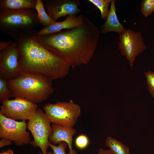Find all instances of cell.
Returning <instances> with one entry per match:
<instances>
[{
    "instance_id": "obj_1",
    "label": "cell",
    "mask_w": 154,
    "mask_h": 154,
    "mask_svg": "<svg viewBox=\"0 0 154 154\" xmlns=\"http://www.w3.org/2000/svg\"><path fill=\"white\" fill-rule=\"evenodd\" d=\"M100 33L98 27L85 17L83 23L79 26L36 36L40 43L60 53L74 67L89 62L95 51Z\"/></svg>"
},
{
    "instance_id": "obj_2",
    "label": "cell",
    "mask_w": 154,
    "mask_h": 154,
    "mask_svg": "<svg viewBox=\"0 0 154 154\" xmlns=\"http://www.w3.org/2000/svg\"><path fill=\"white\" fill-rule=\"evenodd\" d=\"M17 40L21 72L40 74L52 80L63 78L68 74L71 66L64 56L40 43L36 33Z\"/></svg>"
},
{
    "instance_id": "obj_3",
    "label": "cell",
    "mask_w": 154,
    "mask_h": 154,
    "mask_svg": "<svg viewBox=\"0 0 154 154\" xmlns=\"http://www.w3.org/2000/svg\"><path fill=\"white\" fill-rule=\"evenodd\" d=\"M52 80L44 75L22 72L16 78L8 81L13 97L36 104L46 100L53 93Z\"/></svg>"
},
{
    "instance_id": "obj_4",
    "label": "cell",
    "mask_w": 154,
    "mask_h": 154,
    "mask_svg": "<svg viewBox=\"0 0 154 154\" xmlns=\"http://www.w3.org/2000/svg\"><path fill=\"white\" fill-rule=\"evenodd\" d=\"M40 24L37 13L32 9L0 10V29L17 40L36 33L35 29Z\"/></svg>"
},
{
    "instance_id": "obj_5",
    "label": "cell",
    "mask_w": 154,
    "mask_h": 154,
    "mask_svg": "<svg viewBox=\"0 0 154 154\" xmlns=\"http://www.w3.org/2000/svg\"><path fill=\"white\" fill-rule=\"evenodd\" d=\"M43 109L51 123L67 128L73 127L81 113L80 106L72 100L47 104Z\"/></svg>"
},
{
    "instance_id": "obj_6",
    "label": "cell",
    "mask_w": 154,
    "mask_h": 154,
    "mask_svg": "<svg viewBox=\"0 0 154 154\" xmlns=\"http://www.w3.org/2000/svg\"><path fill=\"white\" fill-rule=\"evenodd\" d=\"M51 123L46 114L38 108L27 123V128L33 138L30 143L34 147H38L42 154H47L49 137L52 132Z\"/></svg>"
},
{
    "instance_id": "obj_7",
    "label": "cell",
    "mask_w": 154,
    "mask_h": 154,
    "mask_svg": "<svg viewBox=\"0 0 154 154\" xmlns=\"http://www.w3.org/2000/svg\"><path fill=\"white\" fill-rule=\"evenodd\" d=\"M2 103L0 113L7 117L15 120H28L33 116L38 108L37 104L21 98L6 100Z\"/></svg>"
},
{
    "instance_id": "obj_8",
    "label": "cell",
    "mask_w": 154,
    "mask_h": 154,
    "mask_svg": "<svg viewBox=\"0 0 154 154\" xmlns=\"http://www.w3.org/2000/svg\"><path fill=\"white\" fill-rule=\"evenodd\" d=\"M25 121H17L0 113V137L13 141L18 146L30 143L29 133L27 131Z\"/></svg>"
},
{
    "instance_id": "obj_9",
    "label": "cell",
    "mask_w": 154,
    "mask_h": 154,
    "mask_svg": "<svg viewBox=\"0 0 154 154\" xmlns=\"http://www.w3.org/2000/svg\"><path fill=\"white\" fill-rule=\"evenodd\" d=\"M119 49L122 55L126 56L130 66H133L136 57L147 48L141 32L126 30L119 34Z\"/></svg>"
},
{
    "instance_id": "obj_10",
    "label": "cell",
    "mask_w": 154,
    "mask_h": 154,
    "mask_svg": "<svg viewBox=\"0 0 154 154\" xmlns=\"http://www.w3.org/2000/svg\"><path fill=\"white\" fill-rule=\"evenodd\" d=\"M19 57L17 41L13 42L8 47L0 50V78L9 81L19 76L22 72Z\"/></svg>"
},
{
    "instance_id": "obj_11",
    "label": "cell",
    "mask_w": 154,
    "mask_h": 154,
    "mask_svg": "<svg viewBox=\"0 0 154 154\" xmlns=\"http://www.w3.org/2000/svg\"><path fill=\"white\" fill-rule=\"evenodd\" d=\"M48 14L54 21L66 16L76 15L82 11L79 0H44Z\"/></svg>"
},
{
    "instance_id": "obj_12",
    "label": "cell",
    "mask_w": 154,
    "mask_h": 154,
    "mask_svg": "<svg viewBox=\"0 0 154 154\" xmlns=\"http://www.w3.org/2000/svg\"><path fill=\"white\" fill-rule=\"evenodd\" d=\"M51 126L52 132L49 137V142L55 145L64 142L69 149L68 154H77L72 147L73 137L76 132V130L73 127L67 128L54 124Z\"/></svg>"
},
{
    "instance_id": "obj_13",
    "label": "cell",
    "mask_w": 154,
    "mask_h": 154,
    "mask_svg": "<svg viewBox=\"0 0 154 154\" xmlns=\"http://www.w3.org/2000/svg\"><path fill=\"white\" fill-rule=\"evenodd\" d=\"M84 16L82 14L68 15L64 21L56 22L47 27H44L36 32L37 36L54 33L61 31L63 29H69L80 26L83 23Z\"/></svg>"
},
{
    "instance_id": "obj_14",
    "label": "cell",
    "mask_w": 154,
    "mask_h": 154,
    "mask_svg": "<svg viewBox=\"0 0 154 154\" xmlns=\"http://www.w3.org/2000/svg\"><path fill=\"white\" fill-rule=\"evenodd\" d=\"M115 0H112L109 14L106 21L101 27L100 33L105 34L110 32H115L119 34L124 32L126 29L120 23L116 13Z\"/></svg>"
},
{
    "instance_id": "obj_15",
    "label": "cell",
    "mask_w": 154,
    "mask_h": 154,
    "mask_svg": "<svg viewBox=\"0 0 154 154\" xmlns=\"http://www.w3.org/2000/svg\"><path fill=\"white\" fill-rule=\"evenodd\" d=\"M37 0H0V10L35 8Z\"/></svg>"
},
{
    "instance_id": "obj_16",
    "label": "cell",
    "mask_w": 154,
    "mask_h": 154,
    "mask_svg": "<svg viewBox=\"0 0 154 154\" xmlns=\"http://www.w3.org/2000/svg\"><path fill=\"white\" fill-rule=\"evenodd\" d=\"M35 9L37 12V16L39 23L44 27H47L56 22L53 21L47 14L44 9V4L42 0H37V3Z\"/></svg>"
},
{
    "instance_id": "obj_17",
    "label": "cell",
    "mask_w": 154,
    "mask_h": 154,
    "mask_svg": "<svg viewBox=\"0 0 154 154\" xmlns=\"http://www.w3.org/2000/svg\"><path fill=\"white\" fill-rule=\"evenodd\" d=\"M106 146L114 154H129V147L116 139L108 137L106 140Z\"/></svg>"
},
{
    "instance_id": "obj_18",
    "label": "cell",
    "mask_w": 154,
    "mask_h": 154,
    "mask_svg": "<svg viewBox=\"0 0 154 154\" xmlns=\"http://www.w3.org/2000/svg\"><path fill=\"white\" fill-rule=\"evenodd\" d=\"M88 1L100 10L102 19L106 20L110 10L109 6L112 0H88Z\"/></svg>"
},
{
    "instance_id": "obj_19",
    "label": "cell",
    "mask_w": 154,
    "mask_h": 154,
    "mask_svg": "<svg viewBox=\"0 0 154 154\" xmlns=\"http://www.w3.org/2000/svg\"><path fill=\"white\" fill-rule=\"evenodd\" d=\"M13 97L8 85V80L0 78V102Z\"/></svg>"
},
{
    "instance_id": "obj_20",
    "label": "cell",
    "mask_w": 154,
    "mask_h": 154,
    "mask_svg": "<svg viewBox=\"0 0 154 154\" xmlns=\"http://www.w3.org/2000/svg\"><path fill=\"white\" fill-rule=\"evenodd\" d=\"M141 11L147 17L154 11V0H143L141 4Z\"/></svg>"
},
{
    "instance_id": "obj_21",
    "label": "cell",
    "mask_w": 154,
    "mask_h": 154,
    "mask_svg": "<svg viewBox=\"0 0 154 154\" xmlns=\"http://www.w3.org/2000/svg\"><path fill=\"white\" fill-rule=\"evenodd\" d=\"M89 141V139L86 135L81 134L77 136L75 139V145L78 148L83 149L88 146Z\"/></svg>"
},
{
    "instance_id": "obj_22",
    "label": "cell",
    "mask_w": 154,
    "mask_h": 154,
    "mask_svg": "<svg viewBox=\"0 0 154 154\" xmlns=\"http://www.w3.org/2000/svg\"><path fill=\"white\" fill-rule=\"evenodd\" d=\"M144 73L146 78L149 91L154 98V71H149Z\"/></svg>"
},
{
    "instance_id": "obj_23",
    "label": "cell",
    "mask_w": 154,
    "mask_h": 154,
    "mask_svg": "<svg viewBox=\"0 0 154 154\" xmlns=\"http://www.w3.org/2000/svg\"><path fill=\"white\" fill-rule=\"evenodd\" d=\"M67 144L64 142H60L58 145L56 146L50 142L49 146L53 151V154H66L65 150Z\"/></svg>"
},
{
    "instance_id": "obj_24",
    "label": "cell",
    "mask_w": 154,
    "mask_h": 154,
    "mask_svg": "<svg viewBox=\"0 0 154 154\" xmlns=\"http://www.w3.org/2000/svg\"><path fill=\"white\" fill-rule=\"evenodd\" d=\"M11 40L6 41H0V50L4 49L8 47L13 43Z\"/></svg>"
},
{
    "instance_id": "obj_25",
    "label": "cell",
    "mask_w": 154,
    "mask_h": 154,
    "mask_svg": "<svg viewBox=\"0 0 154 154\" xmlns=\"http://www.w3.org/2000/svg\"><path fill=\"white\" fill-rule=\"evenodd\" d=\"M12 143V141L9 139L4 138H1L0 141V148H1L3 147L9 145Z\"/></svg>"
},
{
    "instance_id": "obj_26",
    "label": "cell",
    "mask_w": 154,
    "mask_h": 154,
    "mask_svg": "<svg viewBox=\"0 0 154 154\" xmlns=\"http://www.w3.org/2000/svg\"><path fill=\"white\" fill-rule=\"evenodd\" d=\"M98 154H114L110 150L104 149L100 148Z\"/></svg>"
},
{
    "instance_id": "obj_27",
    "label": "cell",
    "mask_w": 154,
    "mask_h": 154,
    "mask_svg": "<svg viewBox=\"0 0 154 154\" xmlns=\"http://www.w3.org/2000/svg\"><path fill=\"white\" fill-rule=\"evenodd\" d=\"M0 154H14L13 151L10 148L6 150H2L0 153Z\"/></svg>"
},
{
    "instance_id": "obj_28",
    "label": "cell",
    "mask_w": 154,
    "mask_h": 154,
    "mask_svg": "<svg viewBox=\"0 0 154 154\" xmlns=\"http://www.w3.org/2000/svg\"><path fill=\"white\" fill-rule=\"evenodd\" d=\"M38 154H42V152H40L38 153ZM47 154H53L52 152H47Z\"/></svg>"
}]
</instances>
